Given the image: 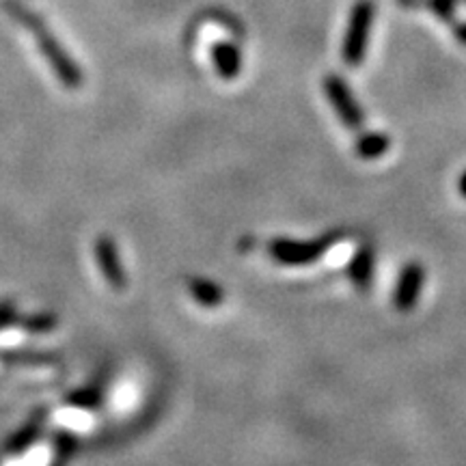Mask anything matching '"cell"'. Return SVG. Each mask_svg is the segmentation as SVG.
<instances>
[{
  "label": "cell",
  "mask_w": 466,
  "mask_h": 466,
  "mask_svg": "<svg viewBox=\"0 0 466 466\" xmlns=\"http://www.w3.org/2000/svg\"><path fill=\"white\" fill-rule=\"evenodd\" d=\"M371 22H374V3L371 0H356L342 46V59L350 68H356V65L365 61Z\"/></svg>",
  "instance_id": "1"
},
{
  "label": "cell",
  "mask_w": 466,
  "mask_h": 466,
  "mask_svg": "<svg viewBox=\"0 0 466 466\" xmlns=\"http://www.w3.org/2000/svg\"><path fill=\"white\" fill-rule=\"evenodd\" d=\"M339 240V233L322 235L317 240H309V242H300V240L289 238H274L268 244V253L277 264L283 266H309L320 260L331 246Z\"/></svg>",
  "instance_id": "2"
},
{
  "label": "cell",
  "mask_w": 466,
  "mask_h": 466,
  "mask_svg": "<svg viewBox=\"0 0 466 466\" xmlns=\"http://www.w3.org/2000/svg\"><path fill=\"white\" fill-rule=\"evenodd\" d=\"M24 22L29 24V29L37 35V41H40L43 57L48 59V63H50L54 71H57L59 80H61L68 89H78V87L82 85V74H80L78 65L71 61V57H68V52L63 50L61 43L54 40L50 32H48L46 26H43L40 20L32 18V15H26Z\"/></svg>",
  "instance_id": "3"
},
{
  "label": "cell",
  "mask_w": 466,
  "mask_h": 466,
  "mask_svg": "<svg viewBox=\"0 0 466 466\" xmlns=\"http://www.w3.org/2000/svg\"><path fill=\"white\" fill-rule=\"evenodd\" d=\"M322 87H324V93L328 102L333 104L334 113H337L339 122H342L348 130H361L365 125V113L363 108L356 102L354 93L350 91L348 82L339 76L328 74L324 80H322Z\"/></svg>",
  "instance_id": "4"
},
{
  "label": "cell",
  "mask_w": 466,
  "mask_h": 466,
  "mask_svg": "<svg viewBox=\"0 0 466 466\" xmlns=\"http://www.w3.org/2000/svg\"><path fill=\"white\" fill-rule=\"evenodd\" d=\"M96 261L97 268H100L102 277L106 279V283L111 285L113 289H125L128 288V272H125V266L122 261V255H119L117 244L111 235H100L96 240Z\"/></svg>",
  "instance_id": "5"
},
{
  "label": "cell",
  "mask_w": 466,
  "mask_h": 466,
  "mask_svg": "<svg viewBox=\"0 0 466 466\" xmlns=\"http://www.w3.org/2000/svg\"><path fill=\"white\" fill-rule=\"evenodd\" d=\"M425 283V270L419 261H410L402 268L399 272L396 289H393V306L402 314H408L410 309H415L416 303L421 298V289Z\"/></svg>",
  "instance_id": "6"
},
{
  "label": "cell",
  "mask_w": 466,
  "mask_h": 466,
  "mask_svg": "<svg viewBox=\"0 0 466 466\" xmlns=\"http://www.w3.org/2000/svg\"><path fill=\"white\" fill-rule=\"evenodd\" d=\"M212 63L221 78L233 80L242 71V54H240V48L235 43L218 41L212 46Z\"/></svg>",
  "instance_id": "7"
},
{
  "label": "cell",
  "mask_w": 466,
  "mask_h": 466,
  "mask_svg": "<svg viewBox=\"0 0 466 466\" xmlns=\"http://www.w3.org/2000/svg\"><path fill=\"white\" fill-rule=\"evenodd\" d=\"M374 266H376V257L374 249L371 246H361L356 251L352 261L348 264V279L352 281V285L359 292H367L371 288V281H374Z\"/></svg>",
  "instance_id": "8"
},
{
  "label": "cell",
  "mask_w": 466,
  "mask_h": 466,
  "mask_svg": "<svg viewBox=\"0 0 466 466\" xmlns=\"http://www.w3.org/2000/svg\"><path fill=\"white\" fill-rule=\"evenodd\" d=\"M188 292L201 306H207V309H214V306L223 305L224 294L221 285L210 281V279L201 277H190L188 279Z\"/></svg>",
  "instance_id": "9"
},
{
  "label": "cell",
  "mask_w": 466,
  "mask_h": 466,
  "mask_svg": "<svg viewBox=\"0 0 466 466\" xmlns=\"http://www.w3.org/2000/svg\"><path fill=\"white\" fill-rule=\"evenodd\" d=\"M388 147H391V139L385 132H365L354 142V151L361 160H376L385 156Z\"/></svg>",
  "instance_id": "10"
},
{
  "label": "cell",
  "mask_w": 466,
  "mask_h": 466,
  "mask_svg": "<svg viewBox=\"0 0 466 466\" xmlns=\"http://www.w3.org/2000/svg\"><path fill=\"white\" fill-rule=\"evenodd\" d=\"M22 324L29 333H50L57 326V315L54 314H35L26 320H22Z\"/></svg>",
  "instance_id": "11"
},
{
  "label": "cell",
  "mask_w": 466,
  "mask_h": 466,
  "mask_svg": "<svg viewBox=\"0 0 466 466\" xmlns=\"http://www.w3.org/2000/svg\"><path fill=\"white\" fill-rule=\"evenodd\" d=\"M458 3L460 0H425V5L432 9V14L443 22H452L456 18Z\"/></svg>",
  "instance_id": "12"
},
{
  "label": "cell",
  "mask_w": 466,
  "mask_h": 466,
  "mask_svg": "<svg viewBox=\"0 0 466 466\" xmlns=\"http://www.w3.org/2000/svg\"><path fill=\"white\" fill-rule=\"evenodd\" d=\"M102 393L97 388H87V391H78L74 396L68 397V404L71 406H80V408H96L100 404Z\"/></svg>",
  "instance_id": "13"
},
{
  "label": "cell",
  "mask_w": 466,
  "mask_h": 466,
  "mask_svg": "<svg viewBox=\"0 0 466 466\" xmlns=\"http://www.w3.org/2000/svg\"><path fill=\"white\" fill-rule=\"evenodd\" d=\"M18 322H20L18 309H15V306L9 305V303H0V331H5V328L18 324Z\"/></svg>",
  "instance_id": "14"
},
{
  "label": "cell",
  "mask_w": 466,
  "mask_h": 466,
  "mask_svg": "<svg viewBox=\"0 0 466 466\" xmlns=\"http://www.w3.org/2000/svg\"><path fill=\"white\" fill-rule=\"evenodd\" d=\"M453 35H456L458 43H462V46H466V22L464 24H458L456 31H453Z\"/></svg>",
  "instance_id": "15"
},
{
  "label": "cell",
  "mask_w": 466,
  "mask_h": 466,
  "mask_svg": "<svg viewBox=\"0 0 466 466\" xmlns=\"http://www.w3.org/2000/svg\"><path fill=\"white\" fill-rule=\"evenodd\" d=\"M458 193L462 199H466V171L460 175V179H458Z\"/></svg>",
  "instance_id": "16"
}]
</instances>
